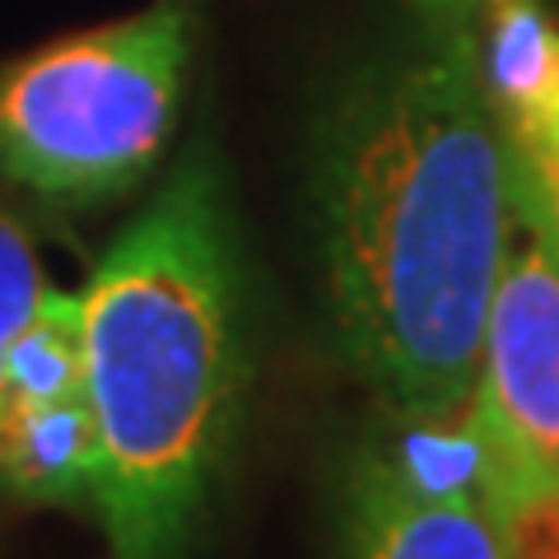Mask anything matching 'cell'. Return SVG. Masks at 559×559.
<instances>
[{"label": "cell", "instance_id": "10", "mask_svg": "<svg viewBox=\"0 0 559 559\" xmlns=\"http://www.w3.org/2000/svg\"><path fill=\"white\" fill-rule=\"evenodd\" d=\"M503 127H509L527 150H536L540 159L555 168V178H559V84H555V94L540 103L536 112L518 117V121H503Z\"/></svg>", "mask_w": 559, "mask_h": 559}, {"label": "cell", "instance_id": "2", "mask_svg": "<svg viewBox=\"0 0 559 559\" xmlns=\"http://www.w3.org/2000/svg\"><path fill=\"white\" fill-rule=\"evenodd\" d=\"M80 312L108 550L187 559L248 396L238 242L215 164L191 159L159 187L103 252Z\"/></svg>", "mask_w": 559, "mask_h": 559}, {"label": "cell", "instance_id": "9", "mask_svg": "<svg viewBox=\"0 0 559 559\" xmlns=\"http://www.w3.org/2000/svg\"><path fill=\"white\" fill-rule=\"evenodd\" d=\"M43 289H47L43 261L33 252L24 224L0 205V355L14 341V331L28 322V312L38 308Z\"/></svg>", "mask_w": 559, "mask_h": 559}, {"label": "cell", "instance_id": "3", "mask_svg": "<svg viewBox=\"0 0 559 559\" xmlns=\"http://www.w3.org/2000/svg\"><path fill=\"white\" fill-rule=\"evenodd\" d=\"M191 57V5L131 20L0 66V173L51 201L135 187L168 145Z\"/></svg>", "mask_w": 559, "mask_h": 559}, {"label": "cell", "instance_id": "6", "mask_svg": "<svg viewBox=\"0 0 559 559\" xmlns=\"http://www.w3.org/2000/svg\"><path fill=\"white\" fill-rule=\"evenodd\" d=\"M84 312L80 294L43 289L38 308L0 355V429L51 401L84 396Z\"/></svg>", "mask_w": 559, "mask_h": 559}, {"label": "cell", "instance_id": "5", "mask_svg": "<svg viewBox=\"0 0 559 559\" xmlns=\"http://www.w3.org/2000/svg\"><path fill=\"white\" fill-rule=\"evenodd\" d=\"M345 559H503L480 489L429 485L392 452H364L345 499Z\"/></svg>", "mask_w": 559, "mask_h": 559}, {"label": "cell", "instance_id": "11", "mask_svg": "<svg viewBox=\"0 0 559 559\" xmlns=\"http://www.w3.org/2000/svg\"><path fill=\"white\" fill-rule=\"evenodd\" d=\"M509 150H513V159L522 168V178H527V187H532V197L540 201V210H546V219H550V229H555V242H559V178H555V168L540 159L536 150L522 145L513 131H509Z\"/></svg>", "mask_w": 559, "mask_h": 559}, {"label": "cell", "instance_id": "1", "mask_svg": "<svg viewBox=\"0 0 559 559\" xmlns=\"http://www.w3.org/2000/svg\"><path fill=\"white\" fill-rule=\"evenodd\" d=\"M312 210L341 359L401 425L457 419L509 242V127L462 33L382 61L336 103Z\"/></svg>", "mask_w": 559, "mask_h": 559}, {"label": "cell", "instance_id": "4", "mask_svg": "<svg viewBox=\"0 0 559 559\" xmlns=\"http://www.w3.org/2000/svg\"><path fill=\"white\" fill-rule=\"evenodd\" d=\"M471 425L485 489L509 476H559V242L509 150V242L489 299Z\"/></svg>", "mask_w": 559, "mask_h": 559}, {"label": "cell", "instance_id": "7", "mask_svg": "<svg viewBox=\"0 0 559 559\" xmlns=\"http://www.w3.org/2000/svg\"><path fill=\"white\" fill-rule=\"evenodd\" d=\"M480 75L503 121L536 112L559 84V28L532 0H499Z\"/></svg>", "mask_w": 559, "mask_h": 559}, {"label": "cell", "instance_id": "8", "mask_svg": "<svg viewBox=\"0 0 559 559\" xmlns=\"http://www.w3.org/2000/svg\"><path fill=\"white\" fill-rule=\"evenodd\" d=\"M503 559H559V476H509L485 489Z\"/></svg>", "mask_w": 559, "mask_h": 559}]
</instances>
